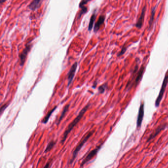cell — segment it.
Returning a JSON list of instances; mask_svg holds the SVG:
<instances>
[{
    "instance_id": "cell-10",
    "label": "cell",
    "mask_w": 168,
    "mask_h": 168,
    "mask_svg": "<svg viewBox=\"0 0 168 168\" xmlns=\"http://www.w3.org/2000/svg\"><path fill=\"white\" fill-rule=\"evenodd\" d=\"M167 126V124H163L161 126H159V127H158L155 131L152 134L150 135V136L149 138V139L147 140V141H149L150 140L153 139L154 137H155L156 136H157L162 130L166 127Z\"/></svg>"
},
{
    "instance_id": "cell-7",
    "label": "cell",
    "mask_w": 168,
    "mask_h": 168,
    "mask_svg": "<svg viewBox=\"0 0 168 168\" xmlns=\"http://www.w3.org/2000/svg\"><path fill=\"white\" fill-rule=\"evenodd\" d=\"M77 62H75L73 64L72 67L71 68L70 70L68 72L67 76H68V87L70 86L72 83L73 80L74 78L75 71L77 70Z\"/></svg>"
},
{
    "instance_id": "cell-4",
    "label": "cell",
    "mask_w": 168,
    "mask_h": 168,
    "mask_svg": "<svg viewBox=\"0 0 168 168\" xmlns=\"http://www.w3.org/2000/svg\"><path fill=\"white\" fill-rule=\"evenodd\" d=\"M31 41L27 43L26 45L25 48L24 49L23 51L19 54L20 66H23L24 64L25 60L27 57L28 53L30 51L32 47V44L31 43Z\"/></svg>"
},
{
    "instance_id": "cell-15",
    "label": "cell",
    "mask_w": 168,
    "mask_h": 168,
    "mask_svg": "<svg viewBox=\"0 0 168 168\" xmlns=\"http://www.w3.org/2000/svg\"><path fill=\"white\" fill-rule=\"evenodd\" d=\"M56 141H54L53 140H52L48 143V145L46 147V148L45 149V153H47V152L50 151V150H51L55 146L56 144Z\"/></svg>"
},
{
    "instance_id": "cell-1",
    "label": "cell",
    "mask_w": 168,
    "mask_h": 168,
    "mask_svg": "<svg viewBox=\"0 0 168 168\" xmlns=\"http://www.w3.org/2000/svg\"><path fill=\"white\" fill-rule=\"evenodd\" d=\"M90 106V104H88L85 106L84 108L81 110L78 116L68 126L67 129H66V130L65 131L64 133L63 134L62 139L61 140V143H62V144L64 143L65 141H66V140L68 135L70 134V133L72 131V130L73 129V128L77 126V124L79 123V122L81 120L82 117H83L84 114L85 113V112L87 111V110H88V109L89 108Z\"/></svg>"
},
{
    "instance_id": "cell-11",
    "label": "cell",
    "mask_w": 168,
    "mask_h": 168,
    "mask_svg": "<svg viewBox=\"0 0 168 168\" xmlns=\"http://www.w3.org/2000/svg\"><path fill=\"white\" fill-rule=\"evenodd\" d=\"M105 20V16L104 15H101L99 17L98 21L95 24V26L94 28V32L97 33L98 31L99 30L100 28L101 25H103V24L104 23Z\"/></svg>"
},
{
    "instance_id": "cell-9",
    "label": "cell",
    "mask_w": 168,
    "mask_h": 168,
    "mask_svg": "<svg viewBox=\"0 0 168 168\" xmlns=\"http://www.w3.org/2000/svg\"><path fill=\"white\" fill-rule=\"evenodd\" d=\"M145 11H146V7H143L142 11H141V14L140 15V17L138 19V21L136 23V26L137 28H141L143 25V21H144V18H145Z\"/></svg>"
},
{
    "instance_id": "cell-6",
    "label": "cell",
    "mask_w": 168,
    "mask_h": 168,
    "mask_svg": "<svg viewBox=\"0 0 168 168\" xmlns=\"http://www.w3.org/2000/svg\"><path fill=\"white\" fill-rule=\"evenodd\" d=\"M145 70V67L143 66H141L140 69L136 73V77H135L136 78H135L134 82L133 83L132 87L133 86H134L135 88L137 87V86L139 85V82L141 81V79L143 78V74H144Z\"/></svg>"
},
{
    "instance_id": "cell-17",
    "label": "cell",
    "mask_w": 168,
    "mask_h": 168,
    "mask_svg": "<svg viewBox=\"0 0 168 168\" xmlns=\"http://www.w3.org/2000/svg\"><path fill=\"white\" fill-rule=\"evenodd\" d=\"M155 9L156 7H153L152 9V11H151V16L150 20H149V22L150 26H151V25H152V22H153V21L154 17V15H155Z\"/></svg>"
},
{
    "instance_id": "cell-20",
    "label": "cell",
    "mask_w": 168,
    "mask_h": 168,
    "mask_svg": "<svg viewBox=\"0 0 168 168\" xmlns=\"http://www.w3.org/2000/svg\"><path fill=\"white\" fill-rule=\"evenodd\" d=\"M90 1H91V0H82L81 1V3L79 4V7L81 8V7H83L85 5H86L87 3L89 2Z\"/></svg>"
},
{
    "instance_id": "cell-19",
    "label": "cell",
    "mask_w": 168,
    "mask_h": 168,
    "mask_svg": "<svg viewBox=\"0 0 168 168\" xmlns=\"http://www.w3.org/2000/svg\"><path fill=\"white\" fill-rule=\"evenodd\" d=\"M107 87V84H105L103 85H102L99 88V92L100 94H103L104 93V92L106 90V88Z\"/></svg>"
},
{
    "instance_id": "cell-24",
    "label": "cell",
    "mask_w": 168,
    "mask_h": 168,
    "mask_svg": "<svg viewBox=\"0 0 168 168\" xmlns=\"http://www.w3.org/2000/svg\"><path fill=\"white\" fill-rule=\"evenodd\" d=\"M7 0H1V4H3L4 2H5Z\"/></svg>"
},
{
    "instance_id": "cell-8",
    "label": "cell",
    "mask_w": 168,
    "mask_h": 168,
    "mask_svg": "<svg viewBox=\"0 0 168 168\" xmlns=\"http://www.w3.org/2000/svg\"><path fill=\"white\" fill-rule=\"evenodd\" d=\"M144 107H145V105L143 103H141V104L139 106L138 118H137V126L138 128L141 127V124H142L143 120L144 114H145Z\"/></svg>"
},
{
    "instance_id": "cell-21",
    "label": "cell",
    "mask_w": 168,
    "mask_h": 168,
    "mask_svg": "<svg viewBox=\"0 0 168 168\" xmlns=\"http://www.w3.org/2000/svg\"><path fill=\"white\" fill-rule=\"evenodd\" d=\"M127 47H125V45H124L123 47L121 49V51L119 52V53L118 55H117L118 57L124 54L125 53V52H126V51L127 50Z\"/></svg>"
},
{
    "instance_id": "cell-23",
    "label": "cell",
    "mask_w": 168,
    "mask_h": 168,
    "mask_svg": "<svg viewBox=\"0 0 168 168\" xmlns=\"http://www.w3.org/2000/svg\"><path fill=\"white\" fill-rule=\"evenodd\" d=\"M50 163H51V161H48V162H47V164L45 165L43 168H50Z\"/></svg>"
},
{
    "instance_id": "cell-12",
    "label": "cell",
    "mask_w": 168,
    "mask_h": 168,
    "mask_svg": "<svg viewBox=\"0 0 168 168\" xmlns=\"http://www.w3.org/2000/svg\"><path fill=\"white\" fill-rule=\"evenodd\" d=\"M42 0H33L29 5V8L32 11H35L39 8Z\"/></svg>"
},
{
    "instance_id": "cell-14",
    "label": "cell",
    "mask_w": 168,
    "mask_h": 168,
    "mask_svg": "<svg viewBox=\"0 0 168 168\" xmlns=\"http://www.w3.org/2000/svg\"><path fill=\"white\" fill-rule=\"evenodd\" d=\"M69 107H70V104L67 105L66 106H65L64 108V109L63 110L61 116H60V117L59 120H58V121L57 125H58L60 123V122H61V120H62L63 118L64 117L65 115L66 114L67 112L68 111V110H69Z\"/></svg>"
},
{
    "instance_id": "cell-2",
    "label": "cell",
    "mask_w": 168,
    "mask_h": 168,
    "mask_svg": "<svg viewBox=\"0 0 168 168\" xmlns=\"http://www.w3.org/2000/svg\"><path fill=\"white\" fill-rule=\"evenodd\" d=\"M94 132V131L92 130V131H90L89 132L87 133V134L85 136L83 137V138H82V139L81 140V141H79V144L77 145V147H75V149L73 152L72 158L70 160V164H72L73 161H75L79 151L81 150L82 147L84 145V144L87 141L88 139L92 136Z\"/></svg>"
},
{
    "instance_id": "cell-13",
    "label": "cell",
    "mask_w": 168,
    "mask_h": 168,
    "mask_svg": "<svg viewBox=\"0 0 168 168\" xmlns=\"http://www.w3.org/2000/svg\"><path fill=\"white\" fill-rule=\"evenodd\" d=\"M57 107V106H55V107H54L52 109H51L50 111L48 112L47 114V115L45 116V118H44L43 119V120H42V122H42L43 124H46L47 122H48V120H49V119L50 118V116H51L52 114L53 113L54 110L56 109Z\"/></svg>"
},
{
    "instance_id": "cell-3",
    "label": "cell",
    "mask_w": 168,
    "mask_h": 168,
    "mask_svg": "<svg viewBox=\"0 0 168 168\" xmlns=\"http://www.w3.org/2000/svg\"><path fill=\"white\" fill-rule=\"evenodd\" d=\"M168 83V70L165 76L164 79L163 80V83L161 86V88L159 92V94L158 96V97L156 99L155 105L156 107H158L161 100L163 97V95L164 94L165 91L166 89V87L167 86Z\"/></svg>"
},
{
    "instance_id": "cell-22",
    "label": "cell",
    "mask_w": 168,
    "mask_h": 168,
    "mask_svg": "<svg viewBox=\"0 0 168 168\" xmlns=\"http://www.w3.org/2000/svg\"><path fill=\"white\" fill-rule=\"evenodd\" d=\"M7 104H4L3 106L1 107V114H2L3 112V111H4V110H5V109H6V108L7 107Z\"/></svg>"
},
{
    "instance_id": "cell-16",
    "label": "cell",
    "mask_w": 168,
    "mask_h": 168,
    "mask_svg": "<svg viewBox=\"0 0 168 168\" xmlns=\"http://www.w3.org/2000/svg\"><path fill=\"white\" fill-rule=\"evenodd\" d=\"M96 13L95 12L94 13L91 17L90 18V19L89 23V25H88V31H91L92 28H93V24H94V22L95 21V18H96Z\"/></svg>"
},
{
    "instance_id": "cell-18",
    "label": "cell",
    "mask_w": 168,
    "mask_h": 168,
    "mask_svg": "<svg viewBox=\"0 0 168 168\" xmlns=\"http://www.w3.org/2000/svg\"><path fill=\"white\" fill-rule=\"evenodd\" d=\"M81 11L79 12V14L78 19H79V18L81 17V16H82L83 14H85V13H86L87 11V8L86 7H81Z\"/></svg>"
},
{
    "instance_id": "cell-5",
    "label": "cell",
    "mask_w": 168,
    "mask_h": 168,
    "mask_svg": "<svg viewBox=\"0 0 168 168\" xmlns=\"http://www.w3.org/2000/svg\"><path fill=\"white\" fill-rule=\"evenodd\" d=\"M102 145H99L97 147H96L95 149H94L93 150H91L87 154V155L86 156V157L84 158V159L82 160V162L81 163V166H83L84 165L88 163L89 161H90L91 160L93 159V158L96 155V154H97L99 150H100V149H101Z\"/></svg>"
}]
</instances>
